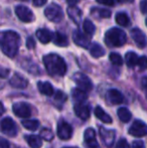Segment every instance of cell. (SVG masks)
I'll return each mask as SVG.
<instances>
[{"label": "cell", "mask_w": 147, "mask_h": 148, "mask_svg": "<svg viewBox=\"0 0 147 148\" xmlns=\"http://www.w3.org/2000/svg\"><path fill=\"white\" fill-rule=\"evenodd\" d=\"M73 80L74 82L78 85L79 89L83 90L85 92H89L91 91L93 88V84L92 81L89 79L88 76H86L83 73H76L73 75Z\"/></svg>", "instance_id": "8992f818"}, {"label": "cell", "mask_w": 147, "mask_h": 148, "mask_svg": "<svg viewBox=\"0 0 147 148\" xmlns=\"http://www.w3.org/2000/svg\"><path fill=\"white\" fill-rule=\"evenodd\" d=\"M138 66L140 68V70H146L147 69V58L146 57H141L138 60Z\"/></svg>", "instance_id": "d590c367"}, {"label": "cell", "mask_w": 147, "mask_h": 148, "mask_svg": "<svg viewBox=\"0 0 147 148\" xmlns=\"http://www.w3.org/2000/svg\"><path fill=\"white\" fill-rule=\"evenodd\" d=\"M132 148H145V144L141 140H135L132 143Z\"/></svg>", "instance_id": "ab89813d"}, {"label": "cell", "mask_w": 147, "mask_h": 148, "mask_svg": "<svg viewBox=\"0 0 147 148\" xmlns=\"http://www.w3.org/2000/svg\"><path fill=\"white\" fill-rule=\"evenodd\" d=\"M129 134L136 138H141L147 135V125L143 121L136 120L129 129Z\"/></svg>", "instance_id": "52a82bcc"}, {"label": "cell", "mask_w": 147, "mask_h": 148, "mask_svg": "<svg viewBox=\"0 0 147 148\" xmlns=\"http://www.w3.org/2000/svg\"><path fill=\"white\" fill-rule=\"evenodd\" d=\"M117 114H118V117H119L120 120H121L122 122H124V123L129 122V121L131 120V118H132L131 112H130L127 108H124V107L118 109Z\"/></svg>", "instance_id": "4316f807"}, {"label": "cell", "mask_w": 147, "mask_h": 148, "mask_svg": "<svg viewBox=\"0 0 147 148\" xmlns=\"http://www.w3.org/2000/svg\"><path fill=\"white\" fill-rule=\"evenodd\" d=\"M0 130L2 133L9 137H15L17 135V127L10 117H6L0 122Z\"/></svg>", "instance_id": "5b68a950"}, {"label": "cell", "mask_w": 147, "mask_h": 148, "mask_svg": "<svg viewBox=\"0 0 147 148\" xmlns=\"http://www.w3.org/2000/svg\"><path fill=\"white\" fill-rule=\"evenodd\" d=\"M45 70L53 77H63L67 73V64L62 57L57 53H49L43 57Z\"/></svg>", "instance_id": "7a4b0ae2"}, {"label": "cell", "mask_w": 147, "mask_h": 148, "mask_svg": "<svg viewBox=\"0 0 147 148\" xmlns=\"http://www.w3.org/2000/svg\"><path fill=\"white\" fill-rule=\"evenodd\" d=\"M44 15L47 19L55 23H59L64 19L63 9L57 3H51L49 6H47L44 10Z\"/></svg>", "instance_id": "277c9868"}, {"label": "cell", "mask_w": 147, "mask_h": 148, "mask_svg": "<svg viewBox=\"0 0 147 148\" xmlns=\"http://www.w3.org/2000/svg\"><path fill=\"white\" fill-rule=\"evenodd\" d=\"M0 148H10V143L6 139L0 137Z\"/></svg>", "instance_id": "b9f144b4"}, {"label": "cell", "mask_w": 147, "mask_h": 148, "mask_svg": "<svg viewBox=\"0 0 147 148\" xmlns=\"http://www.w3.org/2000/svg\"><path fill=\"white\" fill-rule=\"evenodd\" d=\"M106 99L112 105H120L124 102V96L120 91L116 89H111L107 92Z\"/></svg>", "instance_id": "7c38bea8"}, {"label": "cell", "mask_w": 147, "mask_h": 148, "mask_svg": "<svg viewBox=\"0 0 147 148\" xmlns=\"http://www.w3.org/2000/svg\"><path fill=\"white\" fill-rule=\"evenodd\" d=\"M67 2L70 6H76V4L79 2V0H67Z\"/></svg>", "instance_id": "bcb514c9"}, {"label": "cell", "mask_w": 147, "mask_h": 148, "mask_svg": "<svg viewBox=\"0 0 147 148\" xmlns=\"http://www.w3.org/2000/svg\"><path fill=\"white\" fill-rule=\"evenodd\" d=\"M4 112H5V108H4L3 104L0 102V116H2L4 114Z\"/></svg>", "instance_id": "7dc6e473"}, {"label": "cell", "mask_w": 147, "mask_h": 148, "mask_svg": "<svg viewBox=\"0 0 147 148\" xmlns=\"http://www.w3.org/2000/svg\"><path fill=\"white\" fill-rule=\"evenodd\" d=\"M74 111L76 113V115L80 119H82V120L85 121L90 118L91 112L87 105H84V104H76L74 107Z\"/></svg>", "instance_id": "2e32d148"}, {"label": "cell", "mask_w": 147, "mask_h": 148, "mask_svg": "<svg viewBox=\"0 0 147 148\" xmlns=\"http://www.w3.org/2000/svg\"><path fill=\"white\" fill-rule=\"evenodd\" d=\"M95 115L103 123H106V124H111L112 123V118L110 117V115H108L100 106L96 107V109H95Z\"/></svg>", "instance_id": "603a6c76"}, {"label": "cell", "mask_w": 147, "mask_h": 148, "mask_svg": "<svg viewBox=\"0 0 147 148\" xmlns=\"http://www.w3.org/2000/svg\"><path fill=\"white\" fill-rule=\"evenodd\" d=\"M116 148H129V144L126 141V139H121V140L118 141Z\"/></svg>", "instance_id": "8d00e7d4"}, {"label": "cell", "mask_w": 147, "mask_h": 148, "mask_svg": "<svg viewBox=\"0 0 147 148\" xmlns=\"http://www.w3.org/2000/svg\"><path fill=\"white\" fill-rule=\"evenodd\" d=\"M141 84H142V86H143V88L147 89V78H143V80H142Z\"/></svg>", "instance_id": "c3c4849f"}, {"label": "cell", "mask_w": 147, "mask_h": 148, "mask_svg": "<svg viewBox=\"0 0 147 148\" xmlns=\"http://www.w3.org/2000/svg\"><path fill=\"white\" fill-rule=\"evenodd\" d=\"M130 34L131 37L133 38V40L135 41V43L137 45L138 47L140 49H144L147 45V37L145 35V33L143 32L141 29L139 28H133L130 31Z\"/></svg>", "instance_id": "8fae6325"}, {"label": "cell", "mask_w": 147, "mask_h": 148, "mask_svg": "<svg viewBox=\"0 0 147 148\" xmlns=\"http://www.w3.org/2000/svg\"><path fill=\"white\" fill-rule=\"evenodd\" d=\"M21 1H27V0H21Z\"/></svg>", "instance_id": "db71d44e"}, {"label": "cell", "mask_w": 147, "mask_h": 148, "mask_svg": "<svg viewBox=\"0 0 147 148\" xmlns=\"http://www.w3.org/2000/svg\"><path fill=\"white\" fill-rule=\"evenodd\" d=\"M39 137L46 141H51L53 139V133L51 129L43 128V129H41L40 133H39Z\"/></svg>", "instance_id": "d6a6232c"}, {"label": "cell", "mask_w": 147, "mask_h": 148, "mask_svg": "<svg viewBox=\"0 0 147 148\" xmlns=\"http://www.w3.org/2000/svg\"><path fill=\"white\" fill-rule=\"evenodd\" d=\"M57 136L62 140H69L73 137V127L66 121H61L57 124Z\"/></svg>", "instance_id": "9c48e42d"}, {"label": "cell", "mask_w": 147, "mask_h": 148, "mask_svg": "<svg viewBox=\"0 0 147 148\" xmlns=\"http://www.w3.org/2000/svg\"><path fill=\"white\" fill-rule=\"evenodd\" d=\"M127 41V35L125 31L118 27L109 29L105 34V42L111 47H120Z\"/></svg>", "instance_id": "3957f363"}, {"label": "cell", "mask_w": 147, "mask_h": 148, "mask_svg": "<svg viewBox=\"0 0 147 148\" xmlns=\"http://www.w3.org/2000/svg\"><path fill=\"white\" fill-rule=\"evenodd\" d=\"M25 140L31 148H40L42 145L41 138L36 135H27V136H25Z\"/></svg>", "instance_id": "cb8c5ba5"}, {"label": "cell", "mask_w": 147, "mask_h": 148, "mask_svg": "<svg viewBox=\"0 0 147 148\" xmlns=\"http://www.w3.org/2000/svg\"><path fill=\"white\" fill-rule=\"evenodd\" d=\"M96 1L100 4H103V5H107V6L114 5V0H96Z\"/></svg>", "instance_id": "7bdbcfd3"}, {"label": "cell", "mask_w": 147, "mask_h": 148, "mask_svg": "<svg viewBox=\"0 0 147 148\" xmlns=\"http://www.w3.org/2000/svg\"><path fill=\"white\" fill-rule=\"evenodd\" d=\"M37 89L40 92V94L44 96H53L55 93V90L53 87L51 83L49 82H38L37 83Z\"/></svg>", "instance_id": "44dd1931"}, {"label": "cell", "mask_w": 147, "mask_h": 148, "mask_svg": "<svg viewBox=\"0 0 147 148\" xmlns=\"http://www.w3.org/2000/svg\"><path fill=\"white\" fill-rule=\"evenodd\" d=\"M115 20H116V22L119 24V25L124 26V27H126V26H129V24H130L129 16H128L126 13H123V12H120V13H118L117 15H116V17H115Z\"/></svg>", "instance_id": "83f0119b"}, {"label": "cell", "mask_w": 147, "mask_h": 148, "mask_svg": "<svg viewBox=\"0 0 147 148\" xmlns=\"http://www.w3.org/2000/svg\"><path fill=\"white\" fill-rule=\"evenodd\" d=\"M21 66H22V68L25 69L27 72L31 73V74H34V75L40 74V70H39L38 66H37L36 64H34L32 62H30V60H24V62H22Z\"/></svg>", "instance_id": "484cf974"}, {"label": "cell", "mask_w": 147, "mask_h": 148, "mask_svg": "<svg viewBox=\"0 0 147 148\" xmlns=\"http://www.w3.org/2000/svg\"><path fill=\"white\" fill-rule=\"evenodd\" d=\"M86 146L87 148H99V144H98V142H97V140H93V141H90V142H87Z\"/></svg>", "instance_id": "ee69618b"}, {"label": "cell", "mask_w": 147, "mask_h": 148, "mask_svg": "<svg viewBox=\"0 0 147 148\" xmlns=\"http://www.w3.org/2000/svg\"><path fill=\"white\" fill-rule=\"evenodd\" d=\"M3 86H4V85H3V83H2V82H0V89H2V88H3Z\"/></svg>", "instance_id": "f907efd6"}, {"label": "cell", "mask_w": 147, "mask_h": 148, "mask_svg": "<svg viewBox=\"0 0 147 148\" xmlns=\"http://www.w3.org/2000/svg\"><path fill=\"white\" fill-rule=\"evenodd\" d=\"M55 99L57 100V101L63 103V102L67 101V95H66L65 93H63L62 91H57V93H55Z\"/></svg>", "instance_id": "e575fe53"}, {"label": "cell", "mask_w": 147, "mask_h": 148, "mask_svg": "<svg viewBox=\"0 0 147 148\" xmlns=\"http://www.w3.org/2000/svg\"><path fill=\"white\" fill-rule=\"evenodd\" d=\"M53 41L55 45H59V47H65L69 45V39H68V36L64 33L59 32V31H57V32L53 33Z\"/></svg>", "instance_id": "ffe728a7"}, {"label": "cell", "mask_w": 147, "mask_h": 148, "mask_svg": "<svg viewBox=\"0 0 147 148\" xmlns=\"http://www.w3.org/2000/svg\"><path fill=\"white\" fill-rule=\"evenodd\" d=\"M83 29L87 34L93 35L95 33V30H96V26L89 18H86L84 20V23H83Z\"/></svg>", "instance_id": "f546056e"}, {"label": "cell", "mask_w": 147, "mask_h": 148, "mask_svg": "<svg viewBox=\"0 0 147 148\" xmlns=\"http://www.w3.org/2000/svg\"><path fill=\"white\" fill-rule=\"evenodd\" d=\"M9 84L11 87L16 89H25L28 85V81L24 77H22L19 74H14L12 78L9 80Z\"/></svg>", "instance_id": "5bb4252c"}, {"label": "cell", "mask_w": 147, "mask_h": 148, "mask_svg": "<svg viewBox=\"0 0 147 148\" xmlns=\"http://www.w3.org/2000/svg\"><path fill=\"white\" fill-rule=\"evenodd\" d=\"M15 13L17 17L23 22H31L34 19V12L24 5H17L15 7Z\"/></svg>", "instance_id": "30bf717a"}, {"label": "cell", "mask_w": 147, "mask_h": 148, "mask_svg": "<svg viewBox=\"0 0 147 148\" xmlns=\"http://www.w3.org/2000/svg\"><path fill=\"white\" fill-rule=\"evenodd\" d=\"M138 56L134 51H128L125 55V62L129 68H134L138 64Z\"/></svg>", "instance_id": "d4e9b609"}, {"label": "cell", "mask_w": 147, "mask_h": 148, "mask_svg": "<svg viewBox=\"0 0 147 148\" xmlns=\"http://www.w3.org/2000/svg\"><path fill=\"white\" fill-rule=\"evenodd\" d=\"M100 135L102 137L104 143L108 147H111L114 144V141H115V131L114 130H109L104 127H101L100 128Z\"/></svg>", "instance_id": "9a60e30c"}, {"label": "cell", "mask_w": 147, "mask_h": 148, "mask_svg": "<svg viewBox=\"0 0 147 148\" xmlns=\"http://www.w3.org/2000/svg\"><path fill=\"white\" fill-rule=\"evenodd\" d=\"M68 15L76 24H79L82 20V11L77 6H69L67 9Z\"/></svg>", "instance_id": "ac0fdd59"}, {"label": "cell", "mask_w": 147, "mask_h": 148, "mask_svg": "<svg viewBox=\"0 0 147 148\" xmlns=\"http://www.w3.org/2000/svg\"><path fill=\"white\" fill-rule=\"evenodd\" d=\"M73 40L77 45L84 49H89L90 47V40L87 38V36L80 30H75L73 32Z\"/></svg>", "instance_id": "4fadbf2b"}, {"label": "cell", "mask_w": 147, "mask_h": 148, "mask_svg": "<svg viewBox=\"0 0 147 148\" xmlns=\"http://www.w3.org/2000/svg\"><path fill=\"white\" fill-rule=\"evenodd\" d=\"M91 13L94 14L97 18H109L111 16V11L104 8H95L91 11Z\"/></svg>", "instance_id": "f1b7e54d"}, {"label": "cell", "mask_w": 147, "mask_h": 148, "mask_svg": "<svg viewBox=\"0 0 147 148\" xmlns=\"http://www.w3.org/2000/svg\"><path fill=\"white\" fill-rule=\"evenodd\" d=\"M140 10L142 13L147 14V0H141L140 1Z\"/></svg>", "instance_id": "60d3db41"}, {"label": "cell", "mask_w": 147, "mask_h": 148, "mask_svg": "<svg viewBox=\"0 0 147 148\" xmlns=\"http://www.w3.org/2000/svg\"><path fill=\"white\" fill-rule=\"evenodd\" d=\"M116 1L119 3H131L133 0H116Z\"/></svg>", "instance_id": "681fc988"}, {"label": "cell", "mask_w": 147, "mask_h": 148, "mask_svg": "<svg viewBox=\"0 0 147 148\" xmlns=\"http://www.w3.org/2000/svg\"><path fill=\"white\" fill-rule=\"evenodd\" d=\"M66 148H77V147H66Z\"/></svg>", "instance_id": "f5cc1de1"}, {"label": "cell", "mask_w": 147, "mask_h": 148, "mask_svg": "<svg viewBox=\"0 0 147 148\" xmlns=\"http://www.w3.org/2000/svg\"><path fill=\"white\" fill-rule=\"evenodd\" d=\"M47 0H32V3H34V6H36V7H40V6L44 5L45 3H46Z\"/></svg>", "instance_id": "f6af8a7d"}, {"label": "cell", "mask_w": 147, "mask_h": 148, "mask_svg": "<svg viewBox=\"0 0 147 148\" xmlns=\"http://www.w3.org/2000/svg\"><path fill=\"white\" fill-rule=\"evenodd\" d=\"M145 24H146V26H147V18H146V20H145Z\"/></svg>", "instance_id": "816d5d0a"}, {"label": "cell", "mask_w": 147, "mask_h": 148, "mask_svg": "<svg viewBox=\"0 0 147 148\" xmlns=\"http://www.w3.org/2000/svg\"><path fill=\"white\" fill-rule=\"evenodd\" d=\"M20 36L17 32L6 30L0 32V49L8 58H14L18 53Z\"/></svg>", "instance_id": "6da1fadb"}, {"label": "cell", "mask_w": 147, "mask_h": 148, "mask_svg": "<svg viewBox=\"0 0 147 148\" xmlns=\"http://www.w3.org/2000/svg\"><path fill=\"white\" fill-rule=\"evenodd\" d=\"M36 37L38 38V40L40 41L41 43H43V45H46V43H49L51 40H53V33L51 32L49 29H46V28H40V29H38L36 31Z\"/></svg>", "instance_id": "e0dca14e"}, {"label": "cell", "mask_w": 147, "mask_h": 148, "mask_svg": "<svg viewBox=\"0 0 147 148\" xmlns=\"http://www.w3.org/2000/svg\"><path fill=\"white\" fill-rule=\"evenodd\" d=\"M72 98L76 101L77 104H84V102H86L88 99V94L83 90L75 88L72 90Z\"/></svg>", "instance_id": "d6986e66"}, {"label": "cell", "mask_w": 147, "mask_h": 148, "mask_svg": "<svg viewBox=\"0 0 147 148\" xmlns=\"http://www.w3.org/2000/svg\"><path fill=\"white\" fill-rule=\"evenodd\" d=\"M21 123L24 128L30 131H36L39 127V121L37 120H23Z\"/></svg>", "instance_id": "4dcf8cb0"}, {"label": "cell", "mask_w": 147, "mask_h": 148, "mask_svg": "<svg viewBox=\"0 0 147 148\" xmlns=\"http://www.w3.org/2000/svg\"><path fill=\"white\" fill-rule=\"evenodd\" d=\"M34 47H36V41H34V39L31 36H29L27 38V40H26V47L28 49H32Z\"/></svg>", "instance_id": "74e56055"}, {"label": "cell", "mask_w": 147, "mask_h": 148, "mask_svg": "<svg viewBox=\"0 0 147 148\" xmlns=\"http://www.w3.org/2000/svg\"><path fill=\"white\" fill-rule=\"evenodd\" d=\"M89 51H90V53L92 55V57L96 58V59L105 56V49L97 42L91 43L90 47H89Z\"/></svg>", "instance_id": "7402d4cb"}, {"label": "cell", "mask_w": 147, "mask_h": 148, "mask_svg": "<svg viewBox=\"0 0 147 148\" xmlns=\"http://www.w3.org/2000/svg\"><path fill=\"white\" fill-rule=\"evenodd\" d=\"M109 60L114 66H120L124 64V60L119 53H111L110 56H109Z\"/></svg>", "instance_id": "1f68e13d"}, {"label": "cell", "mask_w": 147, "mask_h": 148, "mask_svg": "<svg viewBox=\"0 0 147 148\" xmlns=\"http://www.w3.org/2000/svg\"><path fill=\"white\" fill-rule=\"evenodd\" d=\"M13 113L15 114L17 117L20 118H28L31 115V108L30 105L24 102H19V103H15L12 107Z\"/></svg>", "instance_id": "ba28073f"}, {"label": "cell", "mask_w": 147, "mask_h": 148, "mask_svg": "<svg viewBox=\"0 0 147 148\" xmlns=\"http://www.w3.org/2000/svg\"><path fill=\"white\" fill-rule=\"evenodd\" d=\"M8 75H9V70L4 66H0V78H7Z\"/></svg>", "instance_id": "f35d334b"}, {"label": "cell", "mask_w": 147, "mask_h": 148, "mask_svg": "<svg viewBox=\"0 0 147 148\" xmlns=\"http://www.w3.org/2000/svg\"><path fill=\"white\" fill-rule=\"evenodd\" d=\"M84 139H85V143L90 142V141L96 140V132L93 128H88L85 131L84 134Z\"/></svg>", "instance_id": "836d02e7"}]
</instances>
